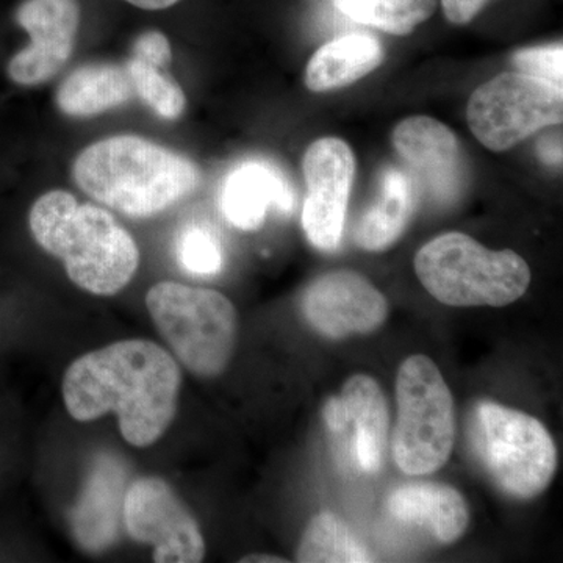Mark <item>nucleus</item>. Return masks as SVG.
<instances>
[{
	"mask_svg": "<svg viewBox=\"0 0 563 563\" xmlns=\"http://www.w3.org/2000/svg\"><path fill=\"white\" fill-rule=\"evenodd\" d=\"M180 385V368L169 352L150 340H122L70 363L62 395L74 420L114 412L125 442L147 448L176 418Z\"/></svg>",
	"mask_w": 563,
	"mask_h": 563,
	"instance_id": "obj_1",
	"label": "nucleus"
},
{
	"mask_svg": "<svg viewBox=\"0 0 563 563\" xmlns=\"http://www.w3.org/2000/svg\"><path fill=\"white\" fill-rule=\"evenodd\" d=\"M73 176L95 201L131 218H151L172 209L201 181V172L190 158L133 135L90 144L77 155Z\"/></svg>",
	"mask_w": 563,
	"mask_h": 563,
	"instance_id": "obj_2",
	"label": "nucleus"
},
{
	"mask_svg": "<svg viewBox=\"0 0 563 563\" xmlns=\"http://www.w3.org/2000/svg\"><path fill=\"white\" fill-rule=\"evenodd\" d=\"M29 225L35 242L60 258L69 279L91 295H117L139 269L140 250L124 225L110 211L80 203L70 192L41 196Z\"/></svg>",
	"mask_w": 563,
	"mask_h": 563,
	"instance_id": "obj_3",
	"label": "nucleus"
},
{
	"mask_svg": "<svg viewBox=\"0 0 563 563\" xmlns=\"http://www.w3.org/2000/svg\"><path fill=\"white\" fill-rule=\"evenodd\" d=\"M422 287L453 307H504L525 295L531 269L514 251H490L461 232L443 233L415 257Z\"/></svg>",
	"mask_w": 563,
	"mask_h": 563,
	"instance_id": "obj_4",
	"label": "nucleus"
},
{
	"mask_svg": "<svg viewBox=\"0 0 563 563\" xmlns=\"http://www.w3.org/2000/svg\"><path fill=\"white\" fill-rule=\"evenodd\" d=\"M152 322L181 365L199 377H217L231 363L235 350L233 303L220 291L158 282L146 295Z\"/></svg>",
	"mask_w": 563,
	"mask_h": 563,
	"instance_id": "obj_5",
	"label": "nucleus"
},
{
	"mask_svg": "<svg viewBox=\"0 0 563 563\" xmlns=\"http://www.w3.org/2000/svg\"><path fill=\"white\" fill-rule=\"evenodd\" d=\"M398 420L393 457L410 476L431 474L450 461L455 439L454 399L428 355H410L396 377Z\"/></svg>",
	"mask_w": 563,
	"mask_h": 563,
	"instance_id": "obj_6",
	"label": "nucleus"
},
{
	"mask_svg": "<svg viewBox=\"0 0 563 563\" xmlns=\"http://www.w3.org/2000/svg\"><path fill=\"white\" fill-rule=\"evenodd\" d=\"M472 440L485 472L512 498H536L553 481L558 450L536 417L498 402H479L474 409Z\"/></svg>",
	"mask_w": 563,
	"mask_h": 563,
	"instance_id": "obj_7",
	"label": "nucleus"
},
{
	"mask_svg": "<svg viewBox=\"0 0 563 563\" xmlns=\"http://www.w3.org/2000/svg\"><path fill=\"white\" fill-rule=\"evenodd\" d=\"M466 114L485 147L507 151L540 129L562 124V88L518 70L503 73L473 92Z\"/></svg>",
	"mask_w": 563,
	"mask_h": 563,
	"instance_id": "obj_8",
	"label": "nucleus"
},
{
	"mask_svg": "<svg viewBox=\"0 0 563 563\" xmlns=\"http://www.w3.org/2000/svg\"><path fill=\"white\" fill-rule=\"evenodd\" d=\"M122 523L135 542L154 547V562L198 563L206 558L198 521L161 477H141L129 485Z\"/></svg>",
	"mask_w": 563,
	"mask_h": 563,
	"instance_id": "obj_9",
	"label": "nucleus"
},
{
	"mask_svg": "<svg viewBox=\"0 0 563 563\" xmlns=\"http://www.w3.org/2000/svg\"><path fill=\"white\" fill-rule=\"evenodd\" d=\"M302 172L307 185L303 232L318 250H335L355 176L354 152L340 139L317 140L303 155Z\"/></svg>",
	"mask_w": 563,
	"mask_h": 563,
	"instance_id": "obj_10",
	"label": "nucleus"
},
{
	"mask_svg": "<svg viewBox=\"0 0 563 563\" xmlns=\"http://www.w3.org/2000/svg\"><path fill=\"white\" fill-rule=\"evenodd\" d=\"M302 312L314 331L340 340L377 331L388 317L383 292L362 274H322L303 292Z\"/></svg>",
	"mask_w": 563,
	"mask_h": 563,
	"instance_id": "obj_11",
	"label": "nucleus"
},
{
	"mask_svg": "<svg viewBox=\"0 0 563 563\" xmlns=\"http://www.w3.org/2000/svg\"><path fill=\"white\" fill-rule=\"evenodd\" d=\"M16 20L31 36L27 47L9 63V76L22 87L44 84L57 76L73 55L79 32L76 0H25Z\"/></svg>",
	"mask_w": 563,
	"mask_h": 563,
	"instance_id": "obj_12",
	"label": "nucleus"
},
{
	"mask_svg": "<svg viewBox=\"0 0 563 563\" xmlns=\"http://www.w3.org/2000/svg\"><path fill=\"white\" fill-rule=\"evenodd\" d=\"M393 146L418 190L439 203L457 199L465 184V161L461 143L448 125L429 117L407 118L396 125Z\"/></svg>",
	"mask_w": 563,
	"mask_h": 563,
	"instance_id": "obj_13",
	"label": "nucleus"
},
{
	"mask_svg": "<svg viewBox=\"0 0 563 563\" xmlns=\"http://www.w3.org/2000/svg\"><path fill=\"white\" fill-rule=\"evenodd\" d=\"M129 472L118 455L101 454L92 463L79 501L69 514L74 539L87 553L109 550L120 537Z\"/></svg>",
	"mask_w": 563,
	"mask_h": 563,
	"instance_id": "obj_14",
	"label": "nucleus"
},
{
	"mask_svg": "<svg viewBox=\"0 0 563 563\" xmlns=\"http://www.w3.org/2000/svg\"><path fill=\"white\" fill-rule=\"evenodd\" d=\"M296 196L290 181L277 166L263 161L244 162L224 181L221 209L225 218L242 231H255L268 210L291 213Z\"/></svg>",
	"mask_w": 563,
	"mask_h": 563,
	"instance_id": "obj_15",
	"label": "nucleus"
},
{
	"mask_svg": "<svg viewBox=\"0 0 563 563\" xmlns=\"http://www.w3.org/2000/svg\"><path fill=\"white\" fill-rule=\"evenodd\" d=\"M343 424L335 435L352 429L350 451L355 465L366 473L379 472L387 446L390 413L383 388L366 374H355L344 384L342 395Z\"/></svg>",
	"mask_w": 563,
	"mask_h": 563,
	"instance_id": "obj_16",
	"label": "nucleus"
},
{
	"mask_svg": "<svg viewBox=\"0 0 563 563\" xmlns=\"http://www.w3.org/2000/svg\"><path fill=\"white\" fill-rule=\"evenodd\" d=\"M388 510L404 523L428 529L444 544L457 542L470 523L465 499L450 485H404L391 493Z\"/></svg>",
	"mask_w": 563,
	"mask_h": 563,
	"instance_id": "obj_17",
	"label": "nucleus"
},
{
	"mask_svg": "<svg viewBox=\"0 0 563 563\" xmlns=\"http://www.w3.org/2000/svg\"><path fill=\"white\" fill-rule=\"evenodd\" d=\"M417 184L404 169L385 168L376 202L355 225L354 240L362 250L380 252L398 242L418 202Z\"/></svg>",
	"mask_w": 563,
	"mask_h": 563,
	"instance_id": "obj_18",
	"label": "nucleus"
},
{
	"mask_svg": "<svg viewBox=\"0 0 563 563\" xmlns=\"http://www.w3.org/2000/svg\"><path fill=\"white\" fill-rule=\"evenodd\" d=\"M135 90L125 63H92L62 81L57 106L68 117L87 118L132 101Z\"/></svg>",
	"mask_w": 563,
	"mask_h": 563,
	"instance_id": "obj_19",
	"label": "nucleus"
},
{
	"mask_svg": "<svg viewBox=\"0 0 563 563\" xmlns=\"http://www.w3.org/2000/svg\"><path fill=\"white\" fill-rule=\"evenodd\" d=\"M383 62V44L374 36L363 33L340 36L314 52L303 84L313 92L336 90L368 76Z\"/></svg>",
	"mask_w": 563,
	"mask_h": 563,
	"instance_id": "obj_20",
	"label": "nucleus"
},
{
	"mask_svg": "<svg viewBox=\"0 0 563 563\" xmlns=\"http://www.w3.org/2000/svg\"><path fill=\"white\" fill-rule=\"evenodd\" d=\"M298 562L302 563H362L373 562L365 544L331 512L317 515L299 543Z\"/></svg>",
	"mask_w": 563,
	"mask_h": 563,
	"instance_id": "obj_21",
	"label": "nucleus"
},
{
	"mask_svg": "<svg viewBox=\"0 0 563 563\" xmlns=\"http://www.w3.org/2000/svg\"><path fill=\"white\" fill-rule=\"evenodd\" d=\"M351 20L391 35H409L437 9V0H333Z\"/></svg>",
	"mask_w": 563,
	"mask_h": 563,
	"instance_id": "obj_22",
	"label": "nucleus"
},
{
	"mask_svg": "<svg viewBox=\"0 0 563 563\" xmlns=\"http://www.w3.org/2000/svg\"><path fill=\"white\" fill-rule=\"evenodd\" d=\"M135 90V98L146 103L163 120H179L187 99L179 85L163 73L161 66L131 57L125 62Z\"/></svg>",
	"mask_w": 563,
	"mask_h": 563,
	"instance_id": "obj_23",
	"label": "nucleus"
},
{
	"mask_svg": "<svg viewBox=\"0 0 563 563\" xmlns=\"http://www.w3.org/2000/svg\"><path fill=\"white\" fill-rule=\"evenodd\" d=\"M177 257L187 272L198 276H213L222 268L220 243L206 229L191 225L180 233Z\"/></svg>",
	"mask_w": 563,
	"mask_h": 563,
	"instance_id": "obj_24",
	"label": "nucleus"
},
{
	"mask_svg": "<svg viewBox=\"0 0 563 563\" xmlns=\"http://www.w3.org/2000/svg\"><path fill=\"white\" fill-rule=\"evenodd\" d=\"M512 63L518 73L528 74V76L550 81L555 87L562 88V43L518 51L512 57Z\"/></svg>",
	"mask_w": 563,
	"mask_h": 563,
	"instance_id": "obj_25",
	"label": "nucleus"
},
{
	"mask_svg": "<svg viewBox=\"0 0 563 563\" xmlns=\"http://www.w3.org/2000/svg\"><path fill=\"white\" fill-rule=\"evenodd\" d=\"M132 57L166 68V65L172 62V46L163 33L146 32L133 44Z\"/></svg>",
	"mask_w": 563,
	"mask_h": 563,
	"instance_id": "obj_26",
	"label": "nucleus"
},
{
	"mask_svg": "<svg viewBox=\"0 0 563 563\" xmlns=\"http://www.w3.org/2000/svg\"><path fill=\"white\" fill-rule=\"evenodd\" d=\"M444 16L453 24H468L487 5L488 0H442Z\"/></svg>",
	"mask_w": 563,
	"mask_h": 563,
	"instance_id": "obj_27",
	"label": "nucleus"
},
{
	"mask_svg": "<svg viewBox=\"0 0 563 563\" xmlns=\"http://www.w3.org/2000/svg\"><path fill=\"white\" fill-rule=\"evenodd\" d=\"M540 158L548 165H561L562 163V143L558 136H548L540 141L539 144Z\"/></svg>",
	"mask_w": 563,
	"mask_h": 563,
	"instance_id": "obj_28",
	"label": "nucleus"
},
{
	"mask_svg": "<svg viewBox=\"0 0 563 563\" xmlns=\"http://www.w3.org/2000/svg\"><path fill=\"white\" fill-rule=\"evenodd\" d=\"M125 2L143 10H165L179 2V0H125Z\"/></svg>",
	"mask_w": 563,
	"mask_h": 563,
	"instance_id": "obj_29",
	"label": "nucleus"
},
{
	"mask_svg": "<svg viewBox=\"0 0 563 563\" xmlns=\"http://www.w3.org/2000/svg\"><path fill=\"white\" fill-rule=\"evenodd\" d=\"M243 563H284L287 562L285 559L277 558V555H268V554H254L247 555V558H243Z\"/></svg>",
	"mask_w": 563,
	"mask_h": 563,
	"instance_id": "obj_30",
	"label": "nucleus"
}]
</instances>
